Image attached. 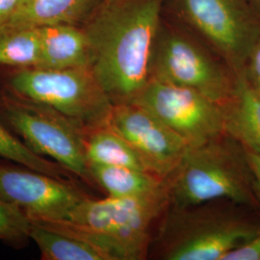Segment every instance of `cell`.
Instances as JSON below:
<instances>
[{
  "mask_svg": "<svg viewBox=\"0 0 260 260\" xmlns=\"http://www.w3.org/2000/svg\"><path fill=\"white\" fill-rule=\"evenodd\" d=\"M162 0H106L85 28L91 70L113 105L134 103L151 79Z\"/></svg>",
  "mask_w": 260,
  "mask_h": 260,
  "instance_id": "obj_1",
  "label": "cell"
},
{
  "mask_svg": "<svg viewBox=\"0 0 260 260\" xmlns=\"http://www.w3.org/2000/svg\"><path fill=\"white\" fill-rule=\"evenodd\" d=\"M259 230V211L232 201L169 205L153 234L149 258L223 260Z\"/></svg>",
  "mask_w": 260,
  "mask_h": 260,
  "instance_id": "obj_2",
  "label": "cell"
},
{
  "mask_svg": "<svg viewBox=\"0 0 260 260\" xmlns=\"http://www.w3.org/2000/svg\"><path fill=\"white\" fill-rule=\"evenodd\" d=\"M167 182L170 205L189 206L228 200L260 212L246 149L226 132L189 147Z\"/></svg>",
  "mask_w": 260,
  "mask_h": 260,
  "instance_id": "obj_3",
  "label": "cell"
},
{
  "mask_svg": "<svg viewBox=\"0 0 260 260\" xmlns=\"http://www.w3.org/2000/svg\"><path fill=\"white\" fill-rule=\"evenodd\" d=\"M170 205L168 190L142 198L85 197L61 222L106 251L112 260L149 258L152 225Z\"/></svg>",
  "mask_w": 260,
  "mask_h": 260,
  "instance_id": "obj_4",
  "label": "cell"
},
{
  "mask_svg": "<svg viewBox=\"0 0 260 260\" xmlns=\"http://www.w3.org/2000/svg\"><path fill=\"white\" fill-rule=\"evenodd\" d=\"M6 91L47 106L82 132L107 124L113 109L90 67L15 69Z\"/></svg>",
  "mask_w": 260,
  "mask_h": 260,
  "instance_id": "obj_5",
  "label": "cell"
},
{
  "mask_svg": "<svg viewBox=\"0 0 260 260\" xmlns=\"http://www.w3.org/2000/svg\"><path fill=\"white\" fill-rule=\"evenodd\" d=\"M0 120L38 154L50 158L87 184H94L82 131L62 115L4 91L0 93Z\"/></svg>",
  "mask_w": 260,
  "mask_h": 260,
  "instance_id": "obj_6",
  "label": "cell"
},
{
  "mask_svg": "<svg viewBox=\"0 0 260 260\" xmlns=\"http://www.w3.org/2000/svg\"><path fill=\"white\" fill-rule=\"evenodd\" d=\"M151 79L194 90L225 106L236 90V75L191 38L161 25L151 63Z\"/></svg>",
  "mask_w": 260,
  "mask_h": 260,
  "instance_id": "obj_7",
  "label": "cell"
},
{
  "mask_svg": "<svg viewBox=\"0 0 260 260\" xmlns=\"http://www.w3.org/2000/svg\"><path fill=\"white\" fill-rule=\"evenodd\" d=\"M180 15L237 72L260 36V18L251 0H175Z\"/></svg>",
  "mask_w": 260,
  "mask_h": 260,
  "instance_id": "obj_8",
  "label": "cell"
},
{
  "mask_svg": "<svg viewBox=\"0 0 260 260\" xmlns=\"http://www.w3.org/2000/svg\"><path fill=\"white\" fill-rule=\"evenodd\" d=\"M134 103L156 116L189 147L225 133L223 106L194 90L150 79Z\"/></svg>",
  "mask_w": 260,
  "mask_h": 260,
  "instance_id": "obj_9",
  "label": "cell"
},
{
  "mask_svg": "<svg viewBox=\"0 0 260 260\" xmlns=\"http://www.w3.org/2000/svg\"><path fill=\"white\" fill-rule=\"evenodd\" d=\"M0 162V198L30 221H65L87 195L70 179Z\"/></svg>",
  "mask_w": 260,
  "mask_h": 260,
  "instance_id": "obj_10",
  "label": "cell"
},
{
  "mask_svg": "<svg viewBox=\"0 0 260 260\" xmlns=\"http://www.w3.org/2000/svg\"><path fill=\"white\" fill-rule=\"evenodd\" d=\"M108 125L129 143L149 173L168 179L189 146L156 116L138 103L113 105Z\"/></svg>",
  "mask_w": 260,
  "mask_h": 260,
  "instance_id": "obj_11",
  "label": "cell"
},
{
  "mask_svg": "<svg viewBox=\"0 0 260 260\" xmlns=\"http://www.w3.org/2000/svg\"><path fill=\"white\" fill-rule=\"evenodd\" d=\"M40 40V66L44 69L90 67L91 46L85 29L59 23L37 27Z\"/></svg>",
  "mask_w": 260,
  "mask_h": 260,
  "instance_id": "obj_12",
  "label": "cell"
},
{
  "mask_svg": "<svg viewBox=\"0 0 260 260\" xmlns=\"http://www.w3.org/2000/svg\"><path fill=\"white\" fill-rule=\"evenodd\" d=\"M29 239L36 243L43 260H112L102 248L61 222L31 221Z\"/></svg>",
  "mask_w": 260,
  "mask_h": 260,
  "instance_id": "obj_13",
  "label": "cell"
},
{
  "mask_svg": "<svg viewBox=\"0 0 260 260\" xmlns=\"http://www.w3.org/2000/svg\"><path fill=\"white\" fill-rule=\"evenodd\" d=\"M235 75V93L223 107L225 132L260 156V95L248 82L243 69Z\"/></svg>",
  "mask_w": 260,
  "mask_h": 260,
  "instance_id": "obj_14",
  "label": "cell"
},
{
  "mask_svg": "<svg viewBox=\"0 0 260 260\" xmlns=\"http://www.w3.org/2000/svg\"><path fill=\"white\" fill-rule=\"evenodd\" d=\"M90 172L94 184L109 197L142 198L168 190L167 179L139 169L91 164Z\"/></svg>",
  "mask_w": 260,
  "mask_h": 260,
  "instance_id": "obj_15",
  "label": "cell"
},
{
  "mask_svg": "<svg viewBox=\"0 0 260 260\" xmlns=\"http://www.w3.org/2000/svg\"><path fill=\"white\" fill-rule=\"evenodd\" d=\"M98 0H30L1 26L37 28L50 24H75Z\"/></svg>",
  "mask_w": 260,
  "mask_h": 260,
  "instance_id": "obj_16",
  "label": "cell"
},
{
  "mask_svg": "<svg viewBox=\"0 0 260 260\" xmlns=\"http://www.w3.org/2000/svg\"><path fill=\"white\" fill-rule=\"evenodd\" d=\"M84 149L89 163L121 166L147 171L138 153L126 140L107 124L82 132Z\"/></svg>",
  "mask_w": 260,
  "mask_h": 260,
  "instance_id": "obj_17",
  "label": "cell"
},
{
  "mask_svg": "<svg viewBox=\"0 0 260 260\" xmlns=\"http://www.w3.org/2000/svg\"><path fill=\"white\" fill-rule=\"evenodd\" d=\"M40 59L37 28L0 25V67L38 68Z\"/></svg>",
  "mask_w": 260,
  "mask_h": 260,
  "instance_id": "obj_18",
  "label": "cell"
},
{
  "mask_svg": "<svg viewBox=\"0 0 260 260\" xmlns=\"http://www.w3.org/2000/svg\"><path fill=\"white\" fill-rule=\"evenodd\" d=\"M0 158L59 178H70V172L51 159L44 157L17 138L0 120Z\"/></svg>",
  "mask_w": 260,
  "mask_h": 260,
  "instance_id": "obj_19",
  "label": "cell"
},
{
  "mask_svg": "<svg viewBox=\"0 0 260 260\" xmlns=\"http://www.w3.org/2000/svg\"><path fill=\"white\" fill-rule=\"evenodd\" d=\"M30 228L27 216L0 198V240L21 244L29 238Z\"/></svg>",
  "mask_w": 260,
  "mask_h": 260,
  "instance_id": "obj_20",
  "label": "cell"
},
{
  "mask_svg": "<svg viewBox=\"0 0 260 260\" xmlns=\"http://www.w3.org/2000/svg\"><path fill=\"white\" fill-rule=\"evenodd\" d=\"M243 72L248 82L260 95V36L251 48Z\"/></svg>",
  "mask_w": 260,
  "mask_h": 260,
  "instance_id": "obj_21",
  "label": "cell"
},
{
  "mask_svg": "<svg viewBox=\"0 0 260 260\" xmlns=\"http://www.w3.org/2000/svg\"><path fill=\"white\" fill-rule=\"evenodd\" d=\"M223 260H260V230L250 240L229 252Z\"/></svg>",
  "mask_w": 260,
  "mask_h": 260,
  "instance_id": "obj_22",
  "label": "cell"
},
{
  "mask_svg": "<svg viewBox=\"0 0 260 260\" xmlns=\"http://www.w3.org/2000/svg\"><path fill=\"white\" fill-rule=\"evenodd\" d=\"M247 155L249 159V163L251 166L252 176H253V187H254V193L256 196V199L258 201L260 205V156L247 150Z\"/></svg>",
  "mask_w": 260,
  "mask_h": 260,
  "instance_id": "obj_23",
  "label": "cell"
},
{
  "mask_svg": "<svg viewBox=\"0 0 260 260\" xmlns=\"http://www.w3.org/2000/svg\"><path fill=\"white\" fill-rule=\"evenodd\" d=\"M21 0H0V24L4 23L18 11Z\"/></svg>",
  "mask_w": 260,
  "mask_h": 260,
  "instance_id": "obj_24",
  "label": "cell"
},
{
  "mask_svg": "<svg viewBox=\"0 0 260 260\" xmlns=\"http://www.w3.org/2000/svg\"><path fill=\"white\" fill-rule=\"evenodd\" d=\"M251 1L252 5H253V7H254V9L257 12V14H258L260 18V0H251Z\"/></svg>",
  "mask_w": 260,
  "mask_h": 260,
  "instance_id": "obj_25",
  "label": "cell"
},
{
  "mask_svg": "<svg viewBox=\"0 0 260 260\" xmlns=\"http://www.w3.org/2000/svg\"><path fill=\"white\" fill-rule=\"evenodd\" d=\"M29 1H30V0H21V5H20V7H21L22 5H24V4H26ZM20 7H19V8H20Z\"/></svg>",
  "mask_w": 260,
  "mask_h": 260,
  "instance_id": "obj_26",
  "label": "cell"
}]
</instances>
